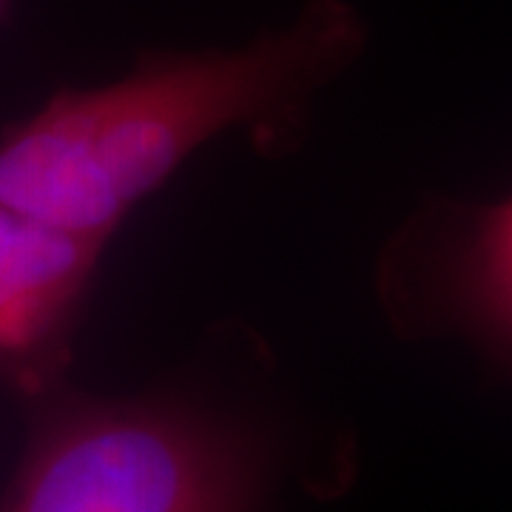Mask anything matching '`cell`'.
<instances>
[{"label":"cell","instance_id":"cell-1","mask_svg":"<svg viewBox=\"0 0 512 512\" xmlns=\"http://www.w3.org/2000/svg\"><path fill=\"white\" fill-rule=\"evenodd\" d=\"M350 0H308L239 46L157 49L109 83L60 89L0 134V202L109 245L140 202L225 134L302 146L313 106L367 52Z\"/></svg>","mask_w":512,"mask_h":512},{"label":"cell","instance_id":"cell-2","mask_svg":"<svg viewBox=\"0 0 512 512\" xmlns=\"http://www.w3.org/2000/svg\"><path fill=\"white\" fill-rule=\"evenodd\" d=\"M0 512H262L268 439L185 387L97 396L60 384L32 399Z\"/></svg>","mask_w":512,"mask_h":512},{"label":"cell","instance_id":"cell-3","mask_svg":"<svg viewBox=\"0 0 512 512\" xmlns=\"http://www.w3.org/2000/svg\"><path fill=\"white\" fill-rule=\"evenodd\" d=\"M373 296L393 336L458 342L512 376V191L424 197L379 248Z\"/></svg>","mask_w":512,"mask_h":512},{"label":"cell","instance_id":"cell-4","mask_svg":"<svg viewBox=\"0 0 512 512\" xmlns=\"http://www.w3.org/2000/svg\"><path fill=\"white\" fill-rule=\"evenodd\" d=\"M106 248L0 202V384L23 402L69 382Z\"/></svg>","mask_w":512,"mask_h":512},{"label":"cell","instance_id":"cell-5","mask_svg":"<svg viewBox=\"0 0 512 512\" xmlns=\"http://www.w3.org/2000/svg\"><path fill=\"white\" fill-rule=\"evenodd\" d=\"M9 12H12V0H0V29L6 26V20H9Z\"/></svg>","mask_w":512,"mask_h":512}]
</instances>
